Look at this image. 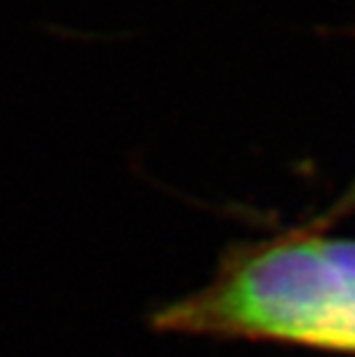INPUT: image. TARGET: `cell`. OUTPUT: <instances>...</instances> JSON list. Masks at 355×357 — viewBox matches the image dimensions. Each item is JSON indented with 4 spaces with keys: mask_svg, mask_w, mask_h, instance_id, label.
I'll use <instances>...</instances> for the list:
<instances>
[{
    "mask_svg": "<svg viewBox=\"0 0 355 357\" xmlns=\"http://www.w3.org/2000/svg\"><path fill=\"white\" fill-rule=\"evenodd\" d=\"M153 332L355 355V240L293 229L233 242L208 284L164 302Z\"/></svg>",
    "mask_w": 355,
    "mask_h": 357,
    "instance_id": "6da1fadb",
    "label": "cell"
},
{
    "mask_svg": "<svg viewBox=\"0 0 355 357\" xmlns=\"http://www.w3.org/2000/svg\"><path fill=\"white\" fill-rule=\"evenodd\" d=\"M353 212H355V176L349 182V187H346L326 210L319 212V215L312 217V219H307V222L300 224L298 229H302V231H326L332 224H337L339 219L353 215Z\"/></svg>",
    "mask_w": 355,
    "mask_h": 357,
    "instance_id": "7a4b0ae2",
    "label": "cell"
}]
</instances>
